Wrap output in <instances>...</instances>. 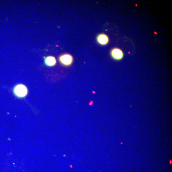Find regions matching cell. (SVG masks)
I'll use <instances>...</instances> for the list:
<instances>
[{"label": "cell", "instance_id": "2", "mask_svg": "<svg viewBox=\"0 0 172 172\" xmlns=\"http://www.w3.org/2000/svg\"><path fill=\"white\" fill-rule=\"evenodd\" d=\"M60 63L64 66H70L73 64V58L71 55L69 54H64L61 55L59 57Z\"/></svg>", "mask_w": 172, "mask_h": 172}, {"label": "cell", "instance_id": "3", "mask_svg": "<svg viewBox=\"0 0 172 172\" xmlns=\"http://www.w3.org/2000/svg\"><path fill=\"white\" fill-rule=\"evenodd\" d=\"M111 55L113 59L117 61L122 60L124 56L122 50L118 48L113 49L111 51Z\"/></svg>", "mask_w": 172, "mask_h": 172}, {"label": "cell", "instance_id": "4", "mask_svg": "<svg viewBox=\"0 0 172 172\" xmlns=\"http://www.w3.org/2000/svg\"><path fill=\"white\" fill-rule=\"evenodd\" d=\"M98 42L101 45H105L109 42V39L108 36L106 34H99L97 38Z\"/></svg>", "mask_w": 172, "mask_h": 172}, {"label": "cell", "instance_id": "1", "mask_svg": "<svg viewBox=\"0 0 172 172\" xmlns=\"http://www.w3.org/2000/svg\"><path fill=\"white\" fill-rule=\"evenodd\" d=\"M28 92V89L26 86L22 84H17L13 89V94L17 97L19 98L25 97Z\"/></svg>", "mask_w": 172, "mask_h": 172}, {"label": "cell", "instance_id": "5", "mask_svg": "<svg viewBox=\"0 0 172 172\" xmlns=\"http://www.w3.org/2000/svg\"><path fill=\"white\" fill-rule=\"evenodd\" d=\"M44 63L47 66L52 67L56 64L57 61L55 57L49 56L45 58Z\"/></svg>", "mask_w": 172, "mask_h": 172}]
</instances>
